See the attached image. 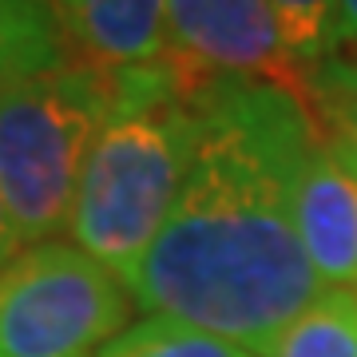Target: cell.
Masks as SVG:
<instances>
[{
    "instance_id": "cell-1",
    "label": "cell",
    "mask_w": 357,
    "mask_h": 357,
    "mask_svg": "<svg viewBox=\"0 0 357 357\" xmlns=\"http://www.w3.org/2000/svg\"><path fill=\"white\" fill-rule=\"evenodd\" d=\"M191 100V171L123 286L143 314L266 357L326 290L294 230V187L318 128L282 79H199Z\"/></svg>"
},
{
    "instance_id": "cell-2",
    "label": "cell",
    "mask_w": 357,
    "mask_h": 357,
    "mask_svg": "<svg viewBox=\"0 0 357 357\" xmlns=\"http://www.w3.org/2000/svg\"><path fill=\"white\" fill-rule=\"evenodd\" d=\"M107 79L112 107L88 147L64 234L123 282L163 230L191 171L199 76L159 60Z\"/></svg>"
},
{
    "instance_id": "cell-3",
    "label": "cell",
    "mask_w": 357,
    "mask_h": 357,
    "mask_svg": "<svg viewBox=\"0 0 357 357\" xmlns=\"http://www.w3.org/2000/svg\"><path fill=\"white\" fill-rule=\"evenodd\" d=\"M112 107V79L76 60L0 88V195L20 246L68 230L76 183Z\"/></svg>"
},
{
    "instance_id": "cell-4",
    "label": "cell",
    "mask_w": 357,
    "mask_h": 357,
    "mask_svg": "<svg viewBox=\"0 0 357 357\" xmlns=\"http://www.w3.org/2000/svg\"><path fill=\"white\" fill-rule=\"evenodd\" d=\"M128 326V286L72 243L28 246L0 270V357H96Z\"/></svg>"
},
{
    "instance_id": "cell-5",
    "label": "cell",
    "mask_w": 357,
    "mask_h": 357,
    "mask_svg": "<svg viewBox=\"0 0 357 357\" xmlns=\"http://www.w3.org/2000/svg\"><path fill=\"white\" fill-rule=\"evenodd\" d=\"M167 60L199 79H282L270 0H167Z\"/></svg>"
},
{
    "instance_id": "cell-6",
    "label": "cell",
    "mask_w": 357,
    "mask_h": 357,
    "mask_svg": "<svg viewBox=\"0 0 357 357\" xmlns=\"http://www.w3.org/2000/svg\"><path fill=\"white\" fill-rule=\"evenodd\" d=\"M294 230L326 290H357V163L318 139L298 171Z\"/></svg>"
},
{
    "instance_id": "cell-7",
    "label": "cell",
    "mask_w": 357,
    "mask_h": 357,
    "mask_svg": "<svg viewBox=\"0 0 357 357\" xmlns=\"http://www.w3.org/2000/svg\"><path fill=\"white\" fill-rule=\"evenodd\" d=\"M79 64L123 76L167 60V0H52Z\"/></svg>"
},
{
    "instance_id": "cell-8",
    "label": "cell",
    "mask_w": 357,
    "mask_h": 357,
    "mask_svg": "<svg viewBox=\"0 0 357 357\" xmlns=\"http://www.w3.org/2000/svg\"><path fill=\"white\" fill-rule=\"evenodd\" d=\"M68 64V40L48 0H0V88Z\"/></svg>"
},
{
    "instance_id": "cell-9",
    "label": "cell",
    "mask_w": 357,
    "mask_h": 357,
    "mask_svg": "<svg viewBox=\"0 0 357 357\" xmlns=\"http://www.w3.org/2000/svg\"><path fill=\"white\" fill-rule=\"evenodd\" d=\"M266 357H357V290H321Z\"/></svg>"
},
{
    "instance_id": "cell-10",
    "label": "cell",
    "mask_w": 357,
    "mask_h": 357,
    "mask_svg": "<svg viewBox=\"0 0 357 357\" xmlns=\"http://www.w3.org/2000/svg\"><path fill=\"white\" fill-rule=\"evenodd\" d=\"M96 357H258V354L227 342V337L195 330V326L147 314L143 321H131L128 330L115 333Z\"/></svg>"
},
{
    "instance_id": "cell-11",
    "label": "cell",
    "mask_w": 357,
    "mask_h": 357,
    "mask_svg": "<svg viewBox=\"0 0 357 357\" xmlns=\"http://www.w3.org/2000/svg\"><path fill=\"white\" fill-rule=\"evenodd\" d=\"M270 13L294 68L326 64L333 52V0H270Z\"/></svg>"
},
{
    "instance_id": "cell-12",
    "label": "cell",
    "mask_w": 357,
    "mask_h": 357,
    "mask_svg": "<svg viewBox=\"0 0 357 357\" xmlns=\"http://www.w3.org/2000/svg\"><path fill=\"white\" fill-rule=\"evenodd\" d=\"M321 100H326V112L337 128L333 147H342L357 163V88H321Z\"/></svg>"
},
{
    "instance_id": "cell-13",
    "label": "cell",
    "mask_w": 357,
    "mask_h": 357,
    "mask_svg": "<svg viewBox=\"0 0 357 357\" xmlns=\"http://www.w3.org/2000/svg\"><path fill=\"white\" fill-rule=\"evenodd\" d=\"M318 84L321 88H357V56H349V60H326L318 68Z\"/></svg>"
},
{
    "instance_id": "cell-14",
    "label": "cell",
    "mask_w": 357,
    "mask_h": 357,
    "mask_svg": "<svg viewBox=\"0 0 357 357\" xmlns=\"http://www.w3.org/2000/svg\"><path fill=\"white\" fill-rule=\"evenodd\" d=\"M357 44V0H333V48Z\"/></svg>"
},
{
    "instance_id": "cell-15",
    "label": "cell",
    "mask_w": 357,
    "mask_h": 357,
    "mask_svg": "<svg viewBox=\"0 0 357 357\" xmlns=\"http://www.w3.org/2000/svg\"><path fill=\"white\" fill-rule=\"evenodd\" d=\"M20 250H24V246H20V238H16V227H13V218H8L4 195H0V270L8 266V262H13Z\"/></svg>"
}]
</instances>
